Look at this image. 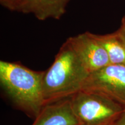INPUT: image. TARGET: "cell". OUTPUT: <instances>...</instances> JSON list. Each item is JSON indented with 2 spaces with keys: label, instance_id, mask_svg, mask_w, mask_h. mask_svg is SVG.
I'll return each instance as SVG.
<instances>
[{
  "label": "cell",
  "instance_id": "cell-1",
  "mask_svg": "<svg viewBox=\"0 0 125 125\" xmlns=\"http://www.w3.org/2000/svg\"><path fill=\"white\" fill-rule=\"evenodd\" d=\"M89 74L67 40L52 64L45 71L42 85L45 104L70 98L82 90Z\"/></svg>",
  "mask_w": 125,
  "mask_h": 125
},
{
  "label": "cell",
  "instance_id": "cell-2",
  "mask_svg": "<svg viewBox=\"0 0 125 125\" xmlns=\"http://www.w3.org/2000/svg\"><path fill=\"white\" fill-rule=\"evenodd\" d=\"M45 71L32 70L18 62L0 61V82L11 100L31 116H38L45 105Z\"/></svg>",
  "mask_w": 125,
  "mask_h": 125
},
{
  "label": "cell",
  "instance_id": "cell-3",
  "mask_svg": "<svg viewBox=\"0 0 125 125\" xmlns=\"http://www.w3.org/2000/svg\"><path fill=\"white\" fill-rule=\"evenodd\" d=\"M79 125L113 124L125 108L101 94L81 90L69 98Z\"/></svg>",
  "mask_w": 125,
  "mask_h": 125
},
{
  "label": "cell",
  "instance_id": "cell-4",
  "mask_svg": "<svg viewBox=\"0 0 125 125\" xmlns=\"http://www.w3.org/2000/svg\"><path fill=\"white\" fill-rule=\"evenodd\" d=\"M82 89L101 94L125 108V65L111 64L90 73Z\"/></svg>",
  "mask_w": 125,
  "mask_h": 125
},
{
  "label": "cell",
  "instance_id": "cell-5",
  "mask_svg": "<svg viewBox=\"0 0 125 125\" xmlns=\"http://www.w3.org/2000/svg\"><path fill=\"white\" fill-rule=\"evenodd\" d=\"M67 40L90 74L111 64L107 51L95 34L86 31Z\"/></svg>",
  "mask_w": 125,
  "mask_h": 125
},
{
  "label": "cell",
  "instance_id": "cell-6",
  "mask_svg": "<svg viewBox=\"0 0 125 125\" xmlns=\"http://www.w3.org/2000/svg\"><path fill=\"white\" fill-rule=\"evenodd\" d=\"M32 125H79L71 108L69 98L48 103Z\"/></svg>",
  "mask_w": 125,
  "mask_h": 125
},
{
  "label": "cell",
  "instance_id": "cell-7",
  "mask_svg": "<svg viewBox=\"0 0 125 125\" xmlns=\"http://www.w3.org/2000/svg\"><path fill=\"white\" fill-rule=\"evenodd\" d=\"M70 0H27L21 13L34 15L39 20H59L66 12Z\"/></svg>",
  "mask_w": 125,
  "mask_h": 125
},
{
  "label": "cell",
  "instance_id": "cell-8",
  "mask_svg": "<svg viewBox=\"0 0 125 125\" xmlns=\"http://www.w3.org/2000/svg\"><path fill=\"white\" fill-rule=\"evenodd\" d=\"M95 37L107 51L111 64L125 65V41L118 32Z\"/></svg>",
  "mask_w": 125,
  "mask_h": 125
},
{
  "label": "cell",
  "instance_id": "cell-9",
  "mask_svg": "<svg viewBox=\"0 0 125 125\" xmlns=\"http://www.w3.org/2000/svg\"><path fill=\"white\" fill-rule=\"evenodd\" d=\"M27 0H0V4L10 11L21 12Z\"/></svg>",
  "mask_w": 125,
  "mask_h": 125
},
{
  "label": "cell",
  "instance_id": "cell-10",
  "mask_svg": "<svg viewBox=\"0 0 125 125\" xmlns=\"http://www.w3.org/2000/svg\"><path fill=\"white\" fill-rule=\"evenodd\" d=\"M114 125H125V109L114 123Z\"/></svg>",
  "mask_w": 125,
  "mask_h": 125
},
{
  "label": "cell",
  "instance_id": "cell-11",
  "mask_svg": "<svg viewBox=\"0 0 125 125\" xmlns=\"http://www.w3.org/2000/svg\"><path fill=\"white\" fill-rule=\"evenodd\" d=\"M117 32L121 36V38L125 41V18L123 20L121 29L119 30L118 31H117Z\"/></svg>",
  "mask_w": 125,
  "mask_h": 125
},
{
  "label": "cell",
  "instance_id": "cell-12",
  "mask_svg": "<svg viewBox=\"0 0 125 125\" xmlns=\"http://www.w3.org/2000/svg\"><path fill=\"white\" fill-rule=\"evenodd\" d=\"M114 125V123H113V124H110V125Z\"/></svg>",
  "mask_w": 125,
  "mask_h": 125
}]
</instances>
